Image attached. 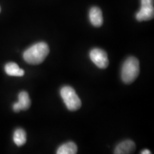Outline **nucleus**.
Returning a JSON list of instances; mask_svg holds the SVG:
<instances>
[{
  "instance_id": "1",
  "label": "nucleus",
  "mask_w": 154,
  "mask_h": 154,
  "mask_svg": "<svg viewBox=\"0 0 154 154\" xmlns=\"http://www.w3.org/2000/svg\"><path fill=\"white\" fill-rule=\"evenodd\" d=\"M49 53V48L45 42H38L28 48L23 54L24 61L29 64L37 65L43 62Z\"/></svg>"
},
{
  "instance_id": "2",
  "label": "nucleus",
  "mask_w": 154,
  "mask_h": 154,
  "mask_svg": "<svg viewBox=\"0 0 154 154\" xmlns=\"http://www.w3.org/2000/svg\"><path fill=\"white\" fill-rule=\"evenodd\" d=\"M140 73L139 61L136 57H130L124 61L121 69V79L129 84L136 79Z\"/></svg>"
},
{
  "instance_id": "3",
  "label": "nucleus",
  "mask_w": 154,
  "mask_h": 154,
  "mask_svg": "<svg viewBox=\"0 0 154 154\" xmlns=\"http://www.w3.org/2000/svg\"><path fill=\"white\" fill-rule=\"evenodd\" d=\"M60 94L65 105L69 111H76L82 106L81 99L75 90L71 86H65L61 88Z\"/></svg>"
},
{
  "instance_id": "4",
  "label": "nucleus",
  "mask_w": 154,
  "mask_h": 154,
  "mask_svg": "<svg viewBox=\"0 0 154 154\" xmlns=\"http://www.w3.org/2000/svg\"><path fill=\"white\" fill-rule=\"evenodd\" d=\"M153 0H140V9L136 14V20L149 21L153 19Z\"/></svg>"
},
{
  "instance_id": "5",
  "label": "nucleus",
  "mask_w": 154,
  "mask_h": 154,
  "mask_svg": "<svg viewBox=\"0 0 154 154\" xmlns=\"http://www.w3.org/2000/svg\"><path fill=\"white\" fill-rule=\"evenodd\" d=\"M90 59L96 66L100 69H106L109 66V59L107 54L103 49L95 48L89 53Z\"/></svg>"
},
{
  "instance_id": "6",
  "label": "nucleus",
  "mask_w": 154,
  "mask_h": 154,
  "mask_svg": "<svg viewBox=\"0 0 154 154\" xmlns=\"http://www.w3.org/2000/svg\"><path fill=\"white\" fill-rule=\"evenodd\" d=\"M19 101L14 103L13 110L15 112H19L21 110H26L31 106V100L26 91H21L18 96Z\"/></svg>"
},
{
  "instance_id": "7",
  "label": "nucleus",
  "mask_w": 154,
  "mask_h": 154,
  "mask_svg": "<svg viewBox=\"0 0 154 154\" xmlns=\"http://www.w3.org/2000/svg\"><path fill=\"white\" fill-rule=\"evenodd\" d=\"M136 149L135 143L131 140H126L121 142L115 148V154H129L132 153Z\"/></svg>"
},
{
  "instance_id": "8",
  "label": "nucleus",
  "mask_w": 154,
  "mask_h": 154,
  "mask_svg": "<svg viewBox=\"0 0 154 154\" xmlns=\"http://www.w3.org/2000/svg\"><path fill=\"white\" fill-rule=\"evenodd\" d=\"M89 20L91 24L96 27H99L103 24V18L101 9L97 7H91L89 11Z\"/></svg>"
},
{
  "instance_id": "9",
  "label": "nucleus",
  "mask_w": 154,
  "mask_h": 154,
  "mask_svg": "<svg viewBox=\"0 0 154 154\" xmlns=\"http://www.w3.org/2000/svg\"><path fill=\"white\" fill-rule=\"evenodd\" d=\"M6 74L11 76H23L24 75V71L20 69L16 63H7L5 66Z\"/></svg>"
},
{
  "instance_id": "10",
  "label": "nucleus",
  "mask_w": 154,
  "mask_h": 154,
  "mask_svg": "<svg viewBox=\"0 0 154 154\" xmlns=\"http://www.w3.org/2000/svg\"><path fill=\"white\" fill-rule=\"evenodd\" d=\"M78 151L76 144L72 141L62 144L58 148L57 154H76Z\"/></svg>"
},
{
  "instance_id": "11",
  "label": "nucleus",
  "mask_w": 154,
  "mask_h": 154,
  "mask_svg": "<svg viewBox=\"0 0 154 154\" xmlns=\"http://www.w3.org/2000/svg\"><path fill=\"white\" fill-rule=\"evenodd\" d=\"M13 140L17 146H22L26 142V134L22 128H17L14 131Z\"/></svg>"
},
{
  "instance_id": "12",
  "label": "nucleus",
  "mask_w": 154,
  "mask_h": 154,
  "mask_svg": "<svg viewBox=\"0 0 154 154\" xmlns=\"http://www.w3.org/2000/svg\"><path fill=\"white\" fill-rule=\"evenodd\" d=\"M141 153V154H151V152L149 150L145 149V150H143V151H142L141 153Z\"/></svg>"
},
{
  "instance_id": "13",
  "label": "nucleus",
  "mask_w": 154,
  "mask_h": 154,
  "mask_svg": "<svg viewBox=\"0 0 154 154\" xmlns=\"http://www.w3.org/2000/svg\"><path fill=\"white\" fill-rule=\"evenodd\" d=\"M0 11H1V7H0Z\"/></svg>"
}]
</instances>
